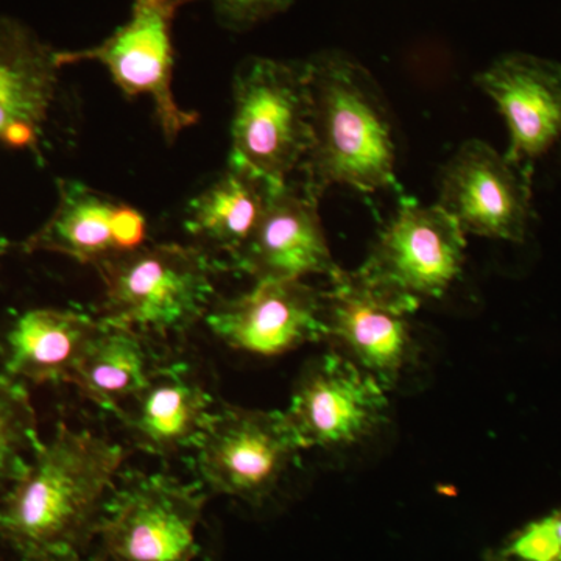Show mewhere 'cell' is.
<instances>
[{
  "mask_svg": "<svg viewBox=\"0 0 561 561\" xmlns=\"http://www.w3.org/2000/svg\"><path fill=\"white\" fill-rule=\"evenodd\" d=\"M121 446L58 424L20 481L0 497V538L21 557L83 551L124 463Z\"/></svg>",
  "mask_w": 561,
  "mask_h": 561,
  "instance_id": "cell-1",
  "label": "cell"
},
{
  "mask_svg": "<svg viewBox=\"0 0 561 561\" xmlns=\"http://www.w3.org/2000/svg\"><path fill=\"white\" fill-rule=\"evenodd\" d=\"M312 142L301 186L319 198L331 186L378 192L397 186L393 122L367 69L341 51L308 61Z\"/></svg>",
  "mask_w": 561,
  "mask_h": 561,
  "instance_id": "cell-2",
  "label": "cell"
},
{
  "mask_svg": "<svg viewBox=\"0 0 561 561\" xmlns=\"http://www.w3.org/2000/svg\"><path fill=\"white\" fill-rule=\"evenodd\" d=\"M312 142L308 61L250 58L234 79L230 168L264 181L289 183Z\"/></svg>",
  "mask_w": 561,
  "mask_h": 561,
  "instance_id": "cell-3",
  "label": "cell"
},
{
  "mask_svg": "<svg viewBox=\"0 0 561 561\" xmlns=\"http://www.w3.org/2000/svg\"><path fill=\"white\" fill-rule=\"evenodd\" d=\"M95 267L105 286L101 319L106 323L171 334L187 330L209 311L213 264L198 247L142 245Z\"/></svg>",
  "mask_w": 561,
  "mask_h": 561,
  "instance_id": "cell-4",
  "label": "cell"
},
{
  "mask_svg": "<svg viewBox=\"0 0 561 561\" xmlns=\"http://www.w3.org/2000/svg\"><path fill=\"white\" fill-rule=\"evenodd\" d=\"M323 291V341L389 391L415 359L412 316L421 302L370 278L341 271Z\"/></svg>",
  "mask_w": 561,
  "mask_h": 561,
  "instance_id": "cell-5",
  "label": "cell"
},
{
  "mask_svg": "<svg viewBox=\"0 0 561 561\" xmlns=\"http://www.w3.org/2000/svg\"><path fill=\"white\" fill-rule=\"evenodd\" d=\"M183 0H133L130 20L99 46L58 51L61 66L98 61L128 98L149 95L164 138L173 142L197 124L198 114L181 108L172 91V27Z\"/></svg>",
  "mask_w": 561,
  "mask_h": 561,
  "instance_id": "cell-6",
  "label": "cell"
},
{
  "mask_svg": "<svg viewBox=\"0 0 561 561\" xmlns=\"http://www.w3.org/2000/svg\"><path fill=\"white\" fill-rule=\"evenodd\" d=\"M195 448L209 489L249 504L272 496L302 451L286 412L242 408L214 413Z\"/></svg>",
  "mask_w": 561,
  "mask_h": 561,
  "instance_id": "cell-7",
  "label": "cell"
},
{
  "mask_svg": "<svg viewBox=\"0 0 561 561\" xmlns=\"http://www.w3.org/2000/svg\"><path fill=\"white\" fill-rule=\"evenodd\" d=\"M205 496L173 479L144 478L121 491L95 537L102 561H195Z\"/></svg>",
  "mask_w": 561,
  "mask_h": 561,
  "instance_id": "cell-8",
  "label": "cell"
},
{
  "mask_svg": "<svg viewBox=\"0 0 561 561\" xmlns=\"http://www.w3.org/2000/svg\"><path fill=\"white\" fill-rule=\"evenodd\" d=\"M465 236L440 206L405 197L360 268L419 302L440 298L463 271Z\"/></svg>",
  "mask_w": 561,
  "mask_h": 561,
  "instance_id": "cell-9",
  "label": "cell"
},
{
  "mask_svg": "<svg viewBox=\"0 0 561 561\" xmlns=\"http://www.w3.org/2000/svg\"><path fill=\"white\" fill-rule=\"evenodd\" d=\"M286 415L302 449L345 448L386 423L389 400L373 376L332 351L302 373Z\"/></svg>",
  "mask_w": 561,
  "mask_h": 561,
  "instance_id": "cell-10",
  "label": "cell"
},
{
  "mask_svg": "<svg viewBox=\"0 0 561 561\" xmlns=\"http://www.w3.org/2000/svg\"><path fill=\"white\" fill-rule=\"evenodd\" d=\"M530 173L489 144L468 140L443 171L437 205L465 234L523 242L531 213Z\"/></svg>",
  "mask_w": 561,
  "mask_h": 561,
  "instance_id": "cell-11",
  "label": "cell"
},
{
  "mask_svg": "<svg viewBox=\"0 0 561 561\" xmlns=\"http://www.w3.org/2000/svg\"><path fill=\"white\" fill-rule=\"evenodd\" d=\"M205 320L231 348L279 356L323 341V291L302 279L260 280L250 291L216 302Z\"/></svg>",
  "mask_w": 561,
  "mask_h": 561,
  "instance_id": "cell-12",
  "label": "cell"
},
{
  "mask_svg": "<svg viewBox=\"0 0 561 561\" xmlns=\"http://www.w3.org/2000/svg\"><path fill=\"white\" fill-rule=\"evenodd\" d=\"M232 267L260 280L328 278L342 271L332 257L319 214V198L289 183L272 190L256 228L230 256Z\"/></svg>",
  "mask_w": 561,
  "mask_h": 561,
  "instance_id": "cell-13",
  "label": "cell"
},
{
  "mask_svg": "<svg viewBox=\"0 0 561 561\" xmlns=\"http://www.w3.org/2000/svg\"><path fill=\"white\" fill-rule=\"evenodd\" d=\"M476 83L507 122L508 161L519 168L548 153L561 139V65L529 54H508L491 62Z\"/></svg>",
  "mask_w": 561,
  "mask_h": 561,
  "instance_id": "cell-14",
  "label": "cell"
},
{
  "mask_svg": "<svg viewBox=\"0 0 561 561\" xmlns=\"http://www.w3.org/2000/svg\"><path fill=\"white\" fill-rule=\"evenodd\" d=\"M147 220L127 203L77 180L58 181V203L50 219L33 232L27 253L62 254L80 264L99 265L144 245Z\"/></svg>",
  "mask_w": 561,
  "mask_h": 561,
  "instance_id": "cell-15",
  "label": "cell"
},
{
  "mask_svg": "<svg viewBox=\"0 0 561 561\" xmlns=\"http://www.w3.org/2000/svg\"><path fill=\"white\" fill-rule=\"evenodd\" d=\"M61 68L58 50L22 22L0 16V144L39 154Z\"/></svg>",
  "mask_w": 561,
  "mask_h": 561,
  "instance_id": "cell-16",
  "label": "cell"
},
{
  "mask_svg": "<svg viewBox=\"0 0 561 561\" xmlns=\"http://www.w3.org/2000/svg\"><path fill=\"white\" fill-rule=\"evenodd\" d=\"M103 320L66 309H31L2 341L3 370L22 383L69 382Z\"/></svg>",
  "mask_w": 561,
  "mask_h": 561,
  "instance_id": "cell-17",
  "label": "cell"
},
{
  "mask_svg": "<svg viewBox=\"0 0 561 561\" xmlns=\"http://www.w3.org/2000/svg\"><path fill=\"white\" fill-rule=\"evenodd\" d=\"M208 391L184 371L151 376L149 386L121 413L133 440L157 456L197 446L214 413Z\"/></svg>",
  "mask_w": 561,
  "mask_h": 561,
  "instance_id": "cell-18",
  "label": "cell"
},
{
  "mask_svg": "<svg viewBox=\"0 0 561 561\" xmlns=\"http://www.w3.org/2000/svg\"><path fill=\"white\" fill-rule=\"evenodd\" d=\"M151 376L138 332L103 321L68 383H73L88 400L121 415L149 386Z\"/></svg>",
  "mask_w": 561,
  "mask_h": 561,
  "instance_id": "cell-19",
  "label": "cell"
},
{
  "mask_svg": "<svg viewBox=\"0 0 561 561\" xmlns=\"http://www.w3.org/2000/svg\"><path fill=\"white\" fill-rule=\"evenodd\" d=\"M271 191L264 181L228 165L224 175L191 202L184 228L232 256L249 241Z\"/></svg>",
  "mask_w": 561,
  "mask_h": 561,
  "instance_id": "cell-20",
  "label": "cell"
},
{
  "mask_svg": "<svg viewBox=\"0 0 561 561\" xmlns=\"http://www.w3.org/2000/svg\"><path fill=\"white\" fill-rule=\"evenodd\" d=\"M43 442L24 383L0 376V497L28 470Z\"/></svg>",
  "mask_w": 561,
  "mask_h": 561,
  "instance_id": "cell-21",
  "label": "cell"
},
{
  "mask_svg": "<svg viewBox=\"0 0 561 561\" xmlns=\"http://www.w3.org/2000/svg\"><path fill=\"white\" fill-rule=\"evenodd\" d=\"M489 561H561V508L516 530L496 549Z\"/></svg>",
  "mask_w": 561,
  "mask_h": 561,
  "instance_id": "cell-22",
  "label": "cell"
},
{
  "mask_svg": "<svg viewBox=\"0 0 561 561\" xmlns=\"http://www.w3.org/2000/svg\"><path fill=\"white\" fill-rule=\"evenodd\" d=\"M184 3L192 0H183ZM217 18L230 31H247L290 9L294 0H210Z\"/></svg>",
  "mask_w": 561,
  "mask_h": 561,
  "instance_id": "cell-23",
  "label": "cell"
},
{
  "mask_svg": "<svg viewBox=\"0 0 561 561\" xmlns=\"http://www.w3.org/2000/svg\"><path fill=\"white\" fill-rule=\"evenodd\" d=\"M20 561H87L81 556V552L76 551H60V552H46L36 553V556L21 557Z\"/></svg>",
  "mask_w": 561,
  "mask_h": 561,
  "instance_id": "cell-24",
  "label": "cell"
},
{
  "mask_svg": "<svg viewBox=\"0 0 561 561\" xmlns=\"http://www.w3.org/2000/svg\"><path fill=\"white\" fill-rule=\"evenodd\" d=\"M7 245H9V243H7L5 239H3L2 236H0V251L7 249Z\"/></svg>",
  "mask_w": 561,
  "mask_h": 561,
  "instance_id": "cell-25",
  "label": "cell"
}]
</instances>
